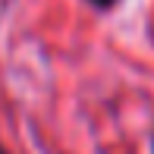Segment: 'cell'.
<instances>
[{"label":"cell","instance_id":"obj_1","mask_svg":"<svg viewBox=\"0 0 154 154\" xmlns=\"http://www.w3.org/2000/svg\"><path fill=\"white\" fill-rule=\"evenodd\" d=\"M88 3H91L94 10H110V6H116V0H88Z\"/></svg>","mask_w":154,"mask_h":154},{"label":"cell","instance_id":"obj_2","mask_svg":"<svg viewBox=\"0 0 154 154\" xmlns=\"http://www.w3.org/2000/svg\"><path fill=\"white\" fill-rule=\"evenodd\" d=\"M151 154H154V135H151Z\"/></svg>","mask_w":154,"mask_h":154},{"label":"cell","instance_id":"obj_3","mask_svg":"<svg viewBox=\"0 0 154 154\" xmlns=\"http://www.w3.org/2000/svg\"><path fill=\"white\" fill-rule=\"evenodd\" d=\"M0 154H6V148H3V145H0Z\"/></svg>","mask_w":154,"mask_h":154}]
</instances>
